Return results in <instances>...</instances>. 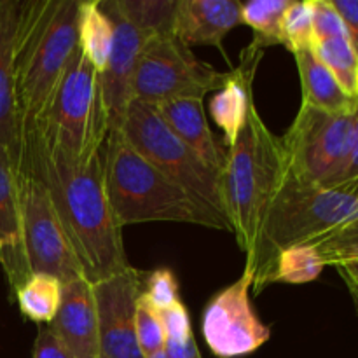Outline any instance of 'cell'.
Returning a JSON list of instances; mask_svg holds the SVG:
<instances>
[{"label": "cell", "instance_id": "obj_5", "mask_svg": "<svg viewBox=\"0 0 358 358\" xmlns=\"http://www.w3.org/2000/svg\"><path fill=\"white\" fill-rule=\"evenodd\" d=\"M285 173L282 138L266 126L254 105L236 142L227 147L222 171L227 222L247 257L254 252L262 220Z\"/></svg>", "mask_w": 358, "mask_h": 358}, {"label": "cell", "instance_id": "obj_13", "mask_svg": "<svg viewBox=\"0 0 358 358\" xmlns=\"http://www.w3.org/2000/svg\"><path fill=\"white\" fill-rule=\"evenodd\" d=\"M101 3L114 23V48H112L107 69L100 76L108 124L112 131V129H119L124 119L126 108L133 101V79H135L136 63H138L147 37L140 34L115 9L112 0Z\"/></svg>", "mask_w": 358, "mask_h": 358}, {"label": "cell", "instance_id": "obj_37", "mask_svg": "<svg viewBox=\"0 0 358 358\" xmlns=\"http://www.w3.org/2000/svg\"><path fill=\"white\" fill-rule=\"evenodd\" d=\"M150 358H203L201 353H199L198 343H196L194 338H191L185 343H171L166 341V346H164V352L157 353V355Z\"/></svg>", "mask_w": 358, "mask_h": 358}, {"label": "cell", "instance_id": "obj_16", "mask_svg": "<svg viewBox=\"0 0 358 358\" xmlns=\"http://www.w3.org/2000/svg\"><path fill=\"white\" fill-rule=\"evenodd\" d=\"M264 51L248 45L241 52V62L236 69L227 72L226 83L213 93L208 108L215 124L222 129L224 145L231 147L236 142L254 107V77Z\"/></svg>", "mask_w": 358, "mask_h": 358}, {"label": "cell", "instance_id": "obj_10", "mask_svg": "<svg viewBox=\"0 0 358 358\" xmlns=\"http://www.w3.org/2000/svg\"><path fill=\"white\" fill-rule=\"evenodd\" d=\"M17 194L21 245L28 275L44 273L62 283L84 278L44 182L31 173H21L17 177Z\"/></svg>", "mask_w": 358, "mask_h": 358}, {"label": "cell", "instance_id": "obj_12", "mask_svg": "<svg viewBox=\"0 0 358 358\" xmlns=\"http://www.w3.org/2000/svg\"><path fill=\"white\" fill-rule=\"evenodd\" d=\"M145 273L129 266L124 271L93 283L98 313L100 358H145L136 341V301Z\"/></svg>", "mask_w": 358, "mask_h": 358}, {"label": "cell", "instance_id": "obj_27", "mask_svg": "<svg viewBox=\"0 0 358 358\" xmlns=\"http://www.w3.org/2000/svg\"><path fill=\"white\" fill-rule=\"evenodd\" d=\"M313 7L311 0H290L282 21V45L290 52L313 49Z\"/></svg>", "mask_w": 358, "mask_h": 358}, {"label": "cell", "instance_id": "obj_9", "mask_svg": "<svg viewBox=\"0 0 358 358\" xmlns=\"http://www.w3.org/2000/svg\"><path fill=\"white\" fill-rule=\"evenodd\" d=\"M352 114L301 105L282 136L287 171L308 184L338 185L352 140Z\"/></svg>", "mask_w": 358, "mask_h": 358}, {"label": "cell", "instance_id": "obj_7", "mask_svg": "<svg viewBox=\"0 0 358 358\" xmlns=\"http://www.w3.org/2000/svg\"><path fill=\"white\" fill-rule=\"evenodd\" d=\"M119 131L149 163L159 168L168 178L229 227L224 208L222 175L215 173L191 147L185 145L152 105L133 100L126 108Z\"/></svg>", "mask_w": 358, "mask_h": 358}, {"label": "cell", "instance_id": "obj_26", "mask_svg": "<svg viewBox=\"0 0 358 358\" xmlns=\"http://www.w3.org/2000/svg\"><path fill=\"white\" fill-rule=\"evenodd\" d=\"M315 55L334 76L341 90L353 100H358V55L348 37L327 38L315 42Z\"/></svg>", "mask_w": 358, "mask_h": 358}, {"label": "cell", "instance_id": "obj_8", "mask_svg": "<svg viewBox=\"0 0 358 358\" xmlns=\"http://www.w3.org/2000/svg\"><path fill=\"white\" fill-rule=\"evenodd\" d=\"M227 73L203 63L175 35L145 41L133 79V100L149 105L178 98H205L226 83Z\"/></svg>", "mask_w": 358, "mask_h": 358}, {"label": "cell", "instance_id": "obj_4", "mask_svg": "<svg viewBox=\"0 0 358 358\" xmlns=\"http://www.w3.org/2000/svg\"><path fill=\"white\" fill-rule=\"evenodd\" d=\"M103 171L108 201L121 227L177 222L229 231L222 220L133 149L119 129H112L105 142Z\"/></svg>", "mask_w": 358, "mask_h": 358}, {"label": "cell", "instance_id": "obj_25", "mask_svg": "<svg viewBox=\"0 0 358 358\" xmlns=\"http://www.w3.org/2000/svg\"><path fill=\"white\" fill-rule=\"evenodd\" d=\"M290 0H252L241 2V21L254 31L252 48L264 51L269 45H282V21Z\"/></svg>", "mask_w": 358, "mask_h": 358}, {"label": "cell", "instance_id": "obj_11", "mask_svg": "<svg viewBox=\"0 0 358 358\" xmlns=\"http://www.w3.org/2000/svg\"><path fill=\"white\" fill-rule=\"evenodd\" d=\"M254 271L245 266L240 278L217 292L203 310L201 331L210 352L219 358H238L257 352L271 331L255 315L250 301Z\"/></svg>", "mask_w": 358, "mask_h": 358}, {"label": "cell", "instance_id": "obj_24", "mask_svg": "<svg viewBox=\"0 0 358 358\" xmlns=\"http://www.w3.org/2000/svg\"><path fill=\"white\" fill-rule=\"evenodd\" d=\"M325 264L317 248L310 245L290 247L280 252L273 262L271 273L268 278L269 285H303L311 283L322 275Z\"/></svg>", "mask_w": 358, "mask_h": 358}, {"label": "cell", "instance_id": "obj_33", "mask_svg": "<svg viewBox=\"0 0 358 358\" xmlns=\"http://www.w3.org/2000/svg\"><path fill=\"white\" fill-rule=\"evenodd\" d=\"M30 358H76L49 325H38Z\"/></svg>", "mask_w": 358, "mask_h": 358}, {"label": "cell", "instance_id": "obj_15", "mask_svg": "<svg viewBox=\"0 0 358 358\" xmlns=\"http://www.w3.org/2000/svg\"><path fill=\"white\" fill-rule=\"evenodd\" d=\"M49 327L76 358H100L93 283L86 278L63 283L62 303Z\"/></svg>", "mask_w": 358, "mask_h": 358}, {"label": "cell", "instance_id": "obj_3", "mask_svg": "<svg viewBox=\"0 0 358 358\" xmlns=\"http://www.w3.org/2000/svg\"><path fill=\"white\" fill-rule=\"evenodd\" d=\"M357 219L358 177L338 185H318L287 171L245 264L254 271V292L268 289L269 273L280 252L299 245L313 247Z\"/></svg>", "mask_w": 358, "mask_h": 358}, {"label": "cell", "instance_id": "obj_20", "mask_svg": "<svg viewBox=\"0 0 358 358\" xmlns=\"http://www.w3.org/2000/svg\"><path fill=\"white\" fill-rule=\"evenodd\" d=\"M297 72L303 90V103L329 114H350L355 108L357 101L350 98L338 80L334 79L327 66L318 59L313 49H303L294 52Z\"/></svg>", "mask_w": 358, "mask_h": 358}, {"label": "cell", "instance_id": "obj_30", "mask_svg": "<svg viewBox=\"0 0 358 358\" xmlns=\"http://www.w3.org/2000/svg\"><path fill=\"white\" fill-rule=\"evenodd\" d=\"M142 294L156 310H164L182 301L178 282L170 269H156L150 275H145Z\"/></svg>", "mask_w": 358, "mask_h": 358}, {"label": "cell", "instance_id": "obj_1", "mask_svg": "<svg viewBox=\"0 0 358 358\" xmlns=\"http://www.w3.org/2000/svg\"><path fill=\"white\" fill-rule=\"evenodd\" d=\"M41 178L83 268L94 283L129 268L122 227L115 220L105 187L103 152L80 164L42 142L23 147L21 170Z\"/></svg>", "mask_w": 358, "mask_h": 358}, {"label": "cell", "instance_id": "obj_38", "mask_svg": "<svg viewBox=\"0 0 358 358\" xmlns=\"http://www.w3.org/2000/svg\"><path fill=\"white\" fill-rule=\"evenodd\" d=\"M0 252H2V245H0Z\"/></svg>", "mask_w": 358, "mask_h": 358}, {"label": "cell", "instance_id": "obj_18", "mask_svg": "<svg viewBox=\"0 0 358 358\" xmlns=\"http://www.w3.org/2000/svg\"><path fill=\"white\" fill-rule=\"evenodd\" d=\"M152 107L185 145L191 147L215 173L222 175L227 149L213 135L201 98H178Z\"/></svg>", "mask_w": 358, "mask_h": 358}, {"label": "cell", "instance_id": "obj_35", "mask_svg": "<svg viewBox=\"0 0 358 358\" xmlns=\"http://www.w3.org/2000/svg\"><path fill=\"white\" fill-rule=\"evenodd\" d=\"M358 177V101L352 114V140H350L348 156H346L345 168L339 177V184L348 182Z\"/></svg>", "mask_w": 358, "mask_h": 358}, {"label": "cell", "instance_id": "obj_34", "mask_svg": "<svg viewBox=\"0 0 358 358\" xmlns=\"http://www.w3.org/2000/svg\"><path fill=\"white\" fill-rule=\"evenodd\" d=\"M345 24L346 37L358 55V0H331Z\"/></svg>", "mask_w": 358, "mask_h": 358}, {"label": "cell", "instance_id": "obj_23", "mask_svg": "<svg viewBox=\"0 0 358 358\" xmlns=\"http://www.w3.org/2000/svg\"><path fill=\"white\" fill-rule=\"evenodd\" d=\"M112 3L147 38L173 35L178 0H112Z\"/></svg>", "mask_w": 358, "mask_h": 358}, {"label": "cell", "instance_id": "obj_6", "mask_svg": "<svg viewBox=\"0 0 358 358\" xmlns=\"http://www.w3.org/2000/svg\"><path fill=\"white\" fill-rule=\"evenodd\" d=\"M108 133L110 124L100 73L77 45L59 80L41 136L30 142H42L69 159L86 164L103 152Z\"/></svg>", "mask_w": 358, "mask_h": 358}, {"label": "cell", "instance_id": "obj_28", "mask_svg": "<svg viewBox=\"0 0 358 358\" xmlns=\"http://www.w3.org/2000/svg\"><path fill=\"white\" fill-rule=\"evenodd\" d=\"M135 331L136 341H138L143 357L150 358L164 352L166 332H164L163 320H161L159 311L150 304V301L143 294H140L138 301H136Z\"/></svg>", "mask_w": 358, "mask_h": 358}, {"label": "cell", "instance_id": "obj_22", "mask_svg": "<svg viewBox=\"0 0 358 358\" xmlns=\"http://www.w3.org/2000/svg\"><path fill=\"white\" fill-rule=\"evenodd\" d=\"M63 283L44 273L30 275L13 294L21 315L37 325H49L62 303Z\"/></svg>", "mask_w": 358, "mask_h": 358}, {"label": "cell", "instance_id": "obj_14", "mask_svg": "<svg viewBox=\"0 0 358 358\" xmlns=\"http://www.w3.org/2000/svg\"><path fill=\"white\" fill-rule=\"evenodd\" d=\"M17 16H20V0H0V149L6 152L16 178L23 157V138H21L16 76H14Z\"/></svg>", "mask_w": 358, "mask_h": 358}, {"label": "cell", "instance_id": "obj_2", "mask_svg": "<svg viewBox=\"0 0 358 358\" xmlns=\"http://www.w3.org/2000/svg\"><path fill=\"white\" fill-rule=\"evenodd\" d=\"M77 0L20 2L14 76L23 145L41 136L73 49L77 48Z\"/></svg>", "mask_w": 358, "mask_h": 358}, {"label": "cell", "instance_id": "obj_36", "mask_svg": "<svg viewBox=\"0 0 358 358\" xmlns=\"http://www.w3.org/2000/svg\"><path fill=\"white\" fill-rule=\"evenodd\" d=\"M332 268L338 271V275L341 276V280L345 282L346 289H348L350 297L353 301V306H355L358 313V257L357 259H348V261L338 262Z\"/></svg>", "mask_w": 358, "mask_h": 358}, {"label": "cell", "instance_id": "obj_29", "mask_svg": "<svg viewBox=\"0 0 358 358\" xmlns=\"http://www.w3.org/2000/svg\"><path fill=\"white\" fill-rule=\"evenodd\" d=\"M325 266L358 257V219L313 245Z\"/></svg>", "mask_w": 358, "mask_h": 358}, {"label": "cell", "instance_id": "obj_17", "mask_svg": "<svg viewBox=\"0 0 358 358\" xmlns=\"http://www.w3.org/2000/svg\"><path fill=\"white\" fill-rule=\"evenodd\" d=\"M241 24V2L236 0H178L173 35L189 49H222L226 35Z\"/></svg>", "mask_w": 358, "mask_h": 358}, {"label": "cell", "instance_id": "obj_21", "mask_svg": "<svg viewBox=\"0 0 358 358\" xmlns=\"http://www.w3.org/2000/svg\"><path fill=\"white\" fill-rule=\"evenodd\" d=\"M77 45L98 73H103L114 48V23L101 0L79 2Z\"/></svg>", "mask_w": 358, "mask_h": 358}, {"label": "cell", "instance_id": "obj_32", "mask_svg": "<svg viewBox=\"0 0 358 358\" xmlns=\"http://www.w3.org/2000/svg\"><path fill=\"white\" fill-rule=\"evenodd\" d=\"M163 320L164 332H166V341L171 343H185L191 338H194V332L191 327V317L182 301L171 304V306L164 308V310H157Z\"/></svg>", "mask_w": 358, "mask_h": 358}, {"label": "cell", "instance_id": "obj_31", "mask_svg": "<svg viewBox=\"0 0 358 358\" xmlns=\"http://www.w3.org/2000/svg\"><path fill=\"white\" fill-rule=\"evenodd\" d=\"M313 7V38L315 42L327 38L346 37L345 24L331 0H311Z\"/></svg>", "mask_w": 358, "mask_h": 358}, {"label": "cell", "instance_id": "obj_19", "mask_svg": "<svg viewBox=\"0 0 358 358\" xmlns=\"http://www.w3.org/2000/svg\"><path fill=\"white\" fill-rule=\"evenodd\" d=\"M0 264L7 276L10 296L28 278L27 262L21 245V219L17 178L6 152L0 149Z\"/></svg>", "mask_w": 358, "mask_h": 358}]
</instances>
